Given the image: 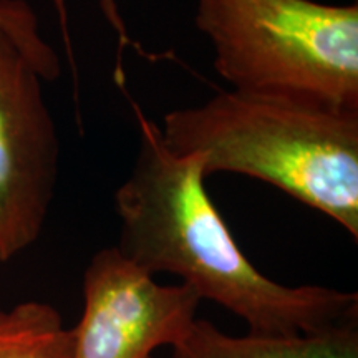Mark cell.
<instances>
[{
	"label": "cell",
	"instance_id": "6da1fadb",
	"mask_svg": "<svg viewBox=\"0 0 358 358\" xmlns=\"http://www.w3.org/2000/svg\"><path fill=\"white\" fill-rule=\"evenodd\" d=\"M133 169L115 192L120 254L150 275L181 277L201 301L234 313L249 334L295 338L358 324V294L284 285L245 257L206 189L203 158L176 155L136 101Z\"/></svg>",
	"mask_w": 358,
	"mask_h": 358
},
{
	"label": "cell",
	"instance_id": "7a4b0ae2",
	"mask_svg": "<svg viewBox=\"0 0 358 358\" xmlns=\"http://www.w3.org/2000/svg\"><path fill=\"white\" fill-rule=\"evenodd\" d=\"M159 129L173 153L203 158L206 176L259 179L358 239L355 111L231 90L169 111Z\"/></svg>",
	"mask_w": 358,
	"mask_h": 358
},
{
	"label": "cell",
	"instance_id": "3957f363",
	"mask_svg": "<svg viewBox=\"0 0 358 358\" xmlns=\"http://www.w3.org/2000/svg\"><path fill=\"white\" fill-rule=\"evenodd\" d=\"M194 24L234 92L358 113V6L198 0Z\"/></svg>",
	"mask_w": 358,
	"mask_h": 358
},
{
	"label": "cell",
	"instance_id": "277c9868",
	"mask_svg": "<svg viewBox=\"0 0 358 358\" xmlns=\"http://www.w3.org/2000/svg\"><path fill=\"white\" fill-rule=\"evenodd\" d=\"M43 71L0 27V262L29 249L55 194L60 141Z\"/></svg>",
	"mask_w": 358,
	"mask_h": 358
},
{
	"label": "cell",
	"instance_id": "5b68a950",
	"mask_svg": "<svg viewBox=\"0 0 358 358\" xmlns=\"http://www.w3.org/2000/svg\"><path fill=\"white\" fill-rule=\"evenodd\" d=\"M199 303L189 285L158 284L115 245L98 250L83 274L71 358H155L189 334Z\"/></svg>",
	"mask_w": 358,
	"mask_h": 358
},
{
	"label": "cell",
	"instance_id": "8992f818",
	"mask_svg": "<svg viewBox=\"0 0 358 358\" xmlns=\"http://www.w3.org/2000/svg\"><path fill=\"white\" fill-rule=\"evenodd\" d=\"M173 358H358V324L295 338L232 337L208 320H196Z\"/></svg>",
	"mask_w": 358,
	"mask_h": 358
},
{
	"label": "cell",
	"instance_id": "52a82bcc",
	"mask_svg": "<svg viewBox=\"0 0 358 358\" xmlns=\"http://www.w3.org/2000/svg\"><path fill=\"white\" fill-rule=\"evenodd\" d=\"M73 332L50 303L0 308V358H71Z\"/></svg>",
	"mask_w": 358,
	"mask_h": 358
},
{
	"label": "cell",
	"instance_id": "ba28073f",
	"mask_svg": "<svg viewBox=\"0 0 358 358\" xmlns=\"http://www.w3.org/2000/svg\"><path fill=\"white\" fill-rule=\"evenodd\" d=\"M53 7H55V12L58 15V24H60L62 29V38H64L65 43V53L66 58H69V64L71 66V71H73V78H75V92H78V71H77V62H75V55H73V45H71V37H70V30H69V13H66V0H52ZM100 2V8L103 17H105L106 22H108L111 29L116 35V64H115V71H113V78L116 85L120 88L124 90V85H127V75H124L123 70V53L127 50H134L140 55L146 57L148 60L156 62L158 58H166L168 55H156V53L148 52L145 47H141L140 43L134 42L131 38V35L128 34L127 29V22L123 20L122 13H120V6L118 0H98Z\"/></svg>",
	"mask_w": 358,
	"mask_h": 358
},
{
	"label": "cell",
	"instance_id": "9c48e42d",
	"mask_svg": "<svg viewBox=\"0 0 358 358\" xmlns=\"http://www.w3.org/2000/svg\"><path fill=\"white\" fill-rule=\"evenodd\" d=\"M0 27L19 42L24 50L48 77L60 71V62L53 48L38 32L37 17L24 0H0Z\"/></svg>",
	"mask_w": 358,
	"mask_h": 358
}]
</instances>
